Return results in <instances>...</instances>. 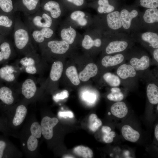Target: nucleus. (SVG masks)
Listing matches in <instances>:
<instances>
[{
  "label": "nucleus",
  "mask_w": 158,
  "mask_h": 158,
  "mask_svg": "<svg viewBox=\"0 0 158 158\" xmlns=\"http://www.w3.org/2000/svg\"><path fill=\"white\" fill-rule=\"evenodd\" d=\"M53 33V30L49 28H44L40 30L33 31L32 36L36 42L40 43L43 42L45 38H49L51 37Z\"/></svg>",
  "instance_id": "obj_16"
},
{
  "label": "nucleus",
  "mask_w": 158,
  "mask_h": 158,
  "mask_svg": "<svg viewBox=\"0 0 158 158\" xmlns=\"http://www.w3.org/2000/svg\"><path fill=\"white\" fill-rule=\"evenodd\" d=\"M117 75L121 80H125L135 78L137 71L130 64L123 63L119 66L116 71Z\"/></svg>",
  "instance_id": "obj_9"
},
{
  "label": "nucleus",
  "mask_w": 158,
  "mask_h": 158,
  "mask_svg": "<svg viewBox=\"0 0 158 158\" xmlns=\"http://www.w3.org/2000/svg\"><path fill=\"white\" fill-rule=\"evenodd\" d=\"M102 131L104 134L107 133L111 131V128L109 126H103L102 128Z\"/></svg>",
  "instance_id": "obj_47"
},
{
  "label": "nucleus",
  "mask_w": 158,
  "mask_h": 158,
  "mask_svg": "<svg viewBox=\"0 0 158 158\" xmlns=\"http://www.w3.org/2000/svg\"><path fill=\"white\" fill-rule=\"evenodd\" d=\"M140 5L147 9L154 8L158 7V0H140Z\"/></svg>",
  "instance_id": "obj_34"
},
{
  "label": "nucleus",
  "mask_w": 158,
  "mask_h": 158,
  "mask_svg": "<svg viewBox=\"0 0 158 158\" xmlns=\"http://www.w3.org/2000/svg\"><path fill=\"white\" fill-rule=\"evenodd\" d=\"M128 51L105 56L101 60L102 64L105 67H113L121 64L126 58Z\"/></svg>",
  "instance_id": "obj_7"
},
{
  "label": "nucleus",
  "mask_w": 158,
  "mask_h": 158,
  "mask_svg": "<svg viewBox=\"0 0 158 158\" xmlns=\"http://www.w3.org/2000/svg\"><path fill=\"white\" fill-rule=\"evenodd\" d=\"M68 97V93L66 91H63L56 95L57 99H63Z\"/></svg>",
  "instance_id": "obj_44"
},
{
  "label": "nucleus",
  "mask_w": 158,
  "mask_h": 158,
  "mask_svg": "<svg viewBox=\"0 0 158 158\" xmlns=\"http://www.w3.org/2000/svg\"><path fill=\"white\" fill-rule=\"evenodd\" d=\"M58 120L55 117L51 118L45 116L42 119L41 122L42 134L47 140L51 139L53 135V128L58 123Z\"/></svg>",
  "instance_id": "obj_6"
},
{
  "label": "nucleus",
  "mask_w": 158,
  "mask_h": 158,
  "mask_svg": "<svg viewBox=\"0 0 158 158\" xmlns=\"http://www.w3.org/2000/svg\"><path fill=\"white\" fill-rule=\"evenodd\" d=\"M107 97L109 100L116 102L122 101L124 98V95L121 91L111 92Z\"/></svg>",
  "instance_id": "obj_32"
},
{
  "label": "nucleus",
  "mask_w": 158,
  "mask_h": 158,
  "mask_svg": "<svg viewBox=\"0 0 158 158\" xmlns=\"http://www.w3.org/2000/svg\"><path fill=\"white\" fill-rule=\"evenodd\" d=\"M27 110L26 107L23 105L18 106L16 111L12 123L16 126H18L23 122L26 116Z\"/></svg>",
  "instance_id": "obj_18"
},
{
  "label": "nucleus",
  "mask_w": 158,
  "mask_h": 158,
  "mask_svg": "<svg viewBox=\"0 0 158 158\" xmlns=\"http://www.w3.org/2000/svg\"><path fill=\"white\" fill-rule=\"evenodd\" d=\"M85 16V14L83 12L77 11L73 12L70 17L72 19L78 22L84 18Z\"/></svg>",
  "instance_id": "obj_38"
},
{
  "label": "nucleus",
  "mask_w": 158,
  "mask_h": 158,
  "mask_svg": "<svg viewBox=\"0 0 158 158\" xmlns=\"http://www.w3.org/2000/svg\"><path fill=\"white\" fill-rule=\"evenodd\" d=\"M102 44L101 39L97 38L93 39L88 35H85L82 41V45L83 47L86 49H91L93 47L97 48L100 47Z\"/></svg>",
  "instance_id": "obj_22"
},
{
  "label": "nucleus",
  "mask_w": 158,
  "mask_h": 158,
  "mask_svg": "<svg viewBox=\"0 0 158 158\" xmlns=\"http://www.w3.org/2000/svg\"><path fill=\"white\" fill-rule=\"evenodd\" d=\"M157 110H158V104H157Z\"/></svg>",
  "instance_id": "obj_52"
},
{
  "label": "nucleus",
  "mask_w": 158,
  "mask_h": 158,
  "mask_svg": "<svg viewBox=\"0 0 158 158\" xmlns=\"http://www.w3.org/2000/svg\"><path fill=\"white\" fill-rule=\"evenodd\" d=\"M47 45L53 53L58 54L65 53L70 47L68 43L63 40L50 41L48 42Z\"/></svg>",
  "instance_id": "obj_10"
},
{
  "label": "nucleus",
  "mask_w": 158,
  "mask_h": 158,
  "mask_svg": "<svg viewBox=\"0 0 158 158\" xmlns=\"http://www.w3.org/2000/svg\"><path fill=\"white\" fill-rule=\"evenodd\" d=\"M105 81L112 87H118L121 83V80L117 75L111 72L105 73L103 75Z\"/></svg>",
  "instance_id": "obj_25"
},
{
  "label": "nucleus",
  "mask_w": 158,
  "mask_h": 158,
  "mask_svg": "<svg viewBox=\"0 0 158 158\" xmlns=\"http://www.w3.org/2000/svg\"><path fill=\"white\" fill-rule=\"evenodd\" d=\"M4 121L0 118V130L4 131L5 129L6 126Z\"/></svg>",
  "instance_id": "obj_48"
},
{
  "label": "nucleus",
  "mask_w": 158,
  "mask_h": 158,
  "mask_svg": "<svg viewBox=\"0 0 158 158\" xmlns=\"http://www.w3.org/2000/svg\"><path fill=\"white\" fill-rule=\"evenodd\" d=\"M121 132L123 138L130 142H135L139 139L140 135L139 132L128 125H125L121 128Z\"/></svg>",
  "instance_id": "obj_12"
},
{
  "label": "nucleus",
  "mask_w": 158,
  "mask_h": 158,
  "mask_svg": "<svg viewBox=\"0 0 158 158\" xmlns=\"http://www.w3.org/2000/svg\"><path fill=\"white\" fill-rule=\"evenodd\" d=\"M8 145L6 141L0 140V158L5 157Z\"/></svg>",
  "instance_id": "obj_41"
},
{
  "label": "nucleus",
  "mask_w": 158,
  "mask_h": 158,
  "mask_svg": "<svg viewBox=\"0 0 158 158\" xmlns=\"http://www.w3.org/2000/svg\"><path fill=\"white\" fill-rule=\"evenodd\" d=\"M73 151L76 155L84 158H91L93 155V152L91 149L83 145L75 147Z\"/></svg>",
  "instance_id": "obj_27"
},
{
  "label": "nucleus",
  "mask_w": 158,
  "mask_h": 158,
  "mask_svg": "<svg viewBox=\"0 0 158 158\" xmlns=\"http://www.w3.org/2000/svg\"><path fill=\"white\" fill-rule=\"evenodd\" d=\"M58 116L60 117L64 118L67 117L72 118L74 117L73 112L71 111L59 112L58 113Z\"/></svg>",
  "instance_id": "obj_42"
},
{
  "label": "nucleus",
  "mask_w": 158,
  "mask_h": 158,
  "mask_svg": "<svg viewBox=\"0 0 158 158\" xmlns=\"http://www.w3.org/2000/svg\"><path fill=\"white\" fill-rule=\"evenodd\" d=\"M63 71V64L59 61L54 62L52 65L50 73L51 80L57 81L60 78Z\"/></svg>",
  "instance_id": "obj_21"
},
{
  "label": "nucleus",
  "mask_w": 158,
  "mask_h": 158,
  "mask_svg": "<svg viewBox=\"0 0 158 158\" xmlns=\"http://www.w3.org/2000/svg\"><path fill=\"white\" fill-rule=\"evenodd\" d=\"M110 111L114 116L118 118H122L127 115L128 108L125 103L121 101L114 103L111 107Z\"/></svg>",
  "instance_id": "obj_13"
},
{
  "label": "nucleus",
  "mask_w": 158,
  "mask_h": 158,
  "mask_svg": "<svg viewBox=\"0 0 158 158\" xmlns=\"http://www.w3.org/2000/svg\"><path fill=\"white\" fill-rule=\"evenodd\" d=\"M76 35V32L75 30L71 27L64 28L61 32V36L62 40L69 44L73 42Z\"/></svg>",
  "instance_id": "obj_23"
},
{
  "label": "nucleus",
  "mask_w": 158,
  "mask_h": 158,
  "mask_svg": "<svg viewBox=\"0 0 158 158\" xmlns=\"http://www.w3.org/2000/svg\"><path fill=\"white\" fill-rule=\"evenodd\" d=\"M25 70L27 73L32 74H34L37 72L36 68L34 65L26 67Z\"/></svg>",
  "instance_id": "obj_43"
},
{
  "label": "nucleus",
  "mask_w": 158,
  "mask_h": 158,
  "mask_svg": "<svg viewBox=\"0 0 158 158\" xmlns=\"http://www.w3.org/2000/svg\"><path fill=\"white\" fill-rule=\"evenodd\" d=\"M134 40L140 44L151 53L155 49L158 48L157 32L140 31L130 34Z\"/></svg>",
  "instance_id": "obj_4"
},
{
  "label": "nucleus",
  "mask_w": 158,
  "mask_h": 158,
  "mask_svg": "<svg viewBox=\"0 0 158 158\" xmlns=\"http://www.w3.org/2000/svg\"><path fill=\"white\" fill-rule=\"evenodd\" d=\"M13 37L15 45L19 49L24 48L30 40V35L28 31L22 27L16 29L14 32Z\"/></svg>",
  "instance_id": "obj_8"
},
{
  "label": "nucleus",
  "mask_w": 158,
  "mask_h": 158,
  "mask_svg": "<svg viewBox=\"0 0 158 158\" xmlns=\"http://www.w3.org/2000/svg\"><path fill=\"white\" fill-rule=\"evenodd\" d=\"M77 23L79 25L81 26H84L87 24V21L86 19L84 18L80 20Z\"/></svg>",
  "instance_id": "obj_49"
},
{
  "label": "nucleus",
  "mask_w": 158,
  "mask_h": 158,
  "mask_svg": "<svg viewBox=\"0 0 158 158\" xmlns=\"http://www.w3.org/2000/svg\"><path fill=\"white\" fill-rule=\"evenodd\" d=\"M38 145L37 138L30 135L27 141V146L28 149L30 151L33 152L37 148Z\"/></svg>",
  "instance_id": "obj_35"
},
{
  "label": "nucleus",
  "mask_w": 158,
  "mask_h": 158,
  "mask_svg": "<svg viewBox=\"0 0 158 158\" xmlns=\"http://www.w3.org/2000/svg\"><path fill=\"white\" fill-rule=\"evenodd\" d=\"M30 132L32 135L37 138H40L42 135L40 124L37 122L32 123L30 127Z\"/></svg>",
  "instance_id": "obj_31"
},
{
  "label": "nucleus",
  "mask_w": 158,
  "mask_h": 158,
  "mask_svg": "<svg viewBox=\"0 0 158 158\" xmlns=\"http://www.w3.org/2000/svg\"><path fill=\"white\" fill-rule=\"evenodd\" d=\"M44 9L50 12L52 18H56L61 15V11L60 5L57 2L50 1L46 3L44 6Z\"/></svg>",
  "instance_id": "obj_19"
},
{
  "label": "nucleus",
  "mask_w": 158,
  "mask_h": 158,
  "mask_svg": "<svg viewBox=\"0 0 158 158\" xmlns=\"http://www.w3.org/2000/svg\"><path fill=\"white\" fill-rule=\"evenodd\" d=\"M78 6H81L84 3V0H67Z\"/></svg>",
  "instance_id": "obj_46"
},
{
  "label": "nucleus",
  "mask_w": 158,
  "mask_h": 158,
  "mask_svg": "<svg viewBox=\"0 0 158 158\" xmlns=\"http://www.w3.org/2000/svg\"><path fill=\"white\" fill-rule=\"evenodd\" d=\"M66 74L71 83L75 85H78L80 83V79L75 67L73 66L68 68Z\"/></svg>",
  "instance_id": "obj_28"
},
{
  "label": "nucleus",
  "mask_w": 158,
  "mask_h": 158,
  "mask_svg": "<svg viewBox=\"0 0 158 158\" xmlns=\"http://www.w3.org/2000/svg\"><path fill=\"white\" fill-rule=\"evenodd\" d=\"M109 42L105 48L107 55L128 51L133 46L135 42L130 35L125 32L107 34Z\"/></svg>",
  "instance_id": "obj_1"
},
{
  "label": "nucleus",
  "mask_w": 158,
  "mask_h": 158,
  "mask_svg": "<svg viewBox=\"0 0 158 158\" xmlns=\"http://www.w3.org/2000/svg\"><path fill=\"white\" fill-rule=\"evenodd\" d=\"M102 125L101 120L96 114H92L90 115L89 118V128L91 130L95 131Z\"/></svg>",
  "instance_id": "obj_29"
},
{
  "label": "nucleus",
  "mask_w": 158,
  "mask_h": 158,
  "mask_svg": "<svg viewBox=\"0 0 158 158\" xmlns=\"http://www.w3.org/2000/svg\"><path fill=\"white\" fill-rule=\"evenodd\" d=\"M0 100L4 104L10 105L14 101L13 93L9 88L3 86L0 88Z\"/></svg>",
  "instance_id": "obj_20"
},
{
  "label": "nucleus",
  "mask_w": 158,
  "mask_h": 158,
  "mask_svg": "<svg viewBox=\"0 0 158 158\" xmlns=\"http://www.w3.org/2000/svg\"><path fill=\"white\" fill-rule=\"evenodd\" d=\"M13 22L8 16L0 15V26L10 28L13 25Z\"/></svg>",
  "instance_id": "obj_36"
},
{
  "label": "nucleus",
  "mask_w": 158,
  "mask_h": 158,
  "mask_svg": "<svg viewBox=\"0 0 158 158\" xmlns=\"http://www.w3.org/2000/svg\"><path fill=\"white\" fill-rule=\"evenodd\" d=\"M37 87L34 82L32 79H28L23 83L22 87V93L27 99L32 97L35 95Z\"/></svg>",
  "instance_id": "obj_14"
},
{
  "label": "nucleus",
  "mask_w": 158,
  "mask_h": 158,
  "mask_svg": "<svg viewBox=\"0 0 158 158\" xmlns=\"http://www.w3.org/2000/svg\"><path fill=\"white\" fill-rule=\"evenodd\" d=\"M127 52V57L129 58V64L137 71H142L150 67L151 59L149 54L145 51L133 47Z\"/></svg>",
  "instance_id": "obj_3"
},
{
  "label": "nucleus",
  "mask_w": 158,
  "mask_h": 158,
  "mask_svg": "<svg viewBox=\"0 0 158 158\" xmlns=\"http://www.w3.org/2000/svg\"><path fill=\"white\" fill-rule=\"evenodd\" d=\"M39 1V0H22V2L28 10L32 11L36 8Z\"/></svg>",
  "instance_id": "obj_37"
},
{
  "label": "nucleus",
  "mask_w": 158,
  "mask_h": 158,
  "mask_svg": "<svg viewBox=\"0 0 158 158\" xmlns=\"http://www.w3.org/2000/svg\"><path fill=\"white\" fill-rule=\"evenodd\" d=\"M0 61L3 59H8L11 54V49L9 43L7 42L3 43L0 46Z\"/></svg>",
  "instance_id": "obj_30"
},
{
  "label": "nucleus",
  "mask_w": 158,
  "mask_h": 158,
  "mask_svg": "<svg viewBox=\"0 0 158 158\" xmlns=\"http://www.w3.org/2000/svg\"><path fill=\"white\" fill-rule=\"evenodd\" d=\"M108 114H110V113H109V112L108 113Z\"/></svg>",
  "instance_id": "obj_53"
},
{
  "label": "nucleus",
  "mask_w": 158,
  "mask_h": 158,
  "mask_svg": "<svg viewBox=\"0 0 158 158\" xmlns=\"http://www.w3.org/2000/svg\"><path fill=\"white\" fill-rule=\"evenodd\" d=\"M140 23L141 30L157 32L158 9H147L141 13Z\"/></svg>",
  "instance_id": "obj_5"
},
{
  "label": "nucleus",
  "mask_w": 158,
  "mask_h": 158,
  "mask_svg": "<svg viewBox=\"0 0 158 158\" xmlns=\"http://www.w3.org/2000/svg\"><path fill=\"white\" fill-rule=\"evenodd\" d=\"M0 8L6 13L11 12L13 8L12 0H0Z\"/></svg>",
  "instance_id": "obj_33"
},
{
  "label": "nucleus",
  "mask_w": 158,
  "mask_h": 158,
  "mask_svg": "<svg viewBox=\"0 0 158 158\" xmlns=\"http://www.w3.org/2000/svg\"><path fill=\"white\" fill-rule=\"evenodd\" d=\"M63 158H74V157L72 156L71 155H66L64 156L63 157Z\"/></svg>",
  "instance_id": "obj_51"
},
{
  "label": "nucleus",
  "mask_w": 158,
  "mask_h": 158,
  "mask_svg": "<svg viewBox=\"0 0 158 158\" xmlns=\"http://www.w3.org/2000/svg\"><path fill=\"white\" fill-rule=\"evenodd\" d=\"M146 94L149 102L153 105L158 103V87L154 83H150L146 88Z\"/></svg>",
  "instance_id": "obj_17"
},
{
  "label": "nucleus",
  "mask_w": 158,
  "mask_h": 158,
  "mask_svg": "<svg viewBox=\"0 0 158 158\" xmlns=\"http://www.w3.org/2000/svg\"><path fill=\"white\" fill-rule=\"evenodd\" d=\"M14 69L11 66H6L0 68V77L7 82L14 80L15 77L13 73Z\"/></svg>",
  "instance_id": "obj_24"
},
{
  "label": "nucleus",
  "mask_w": 158,
  "mask_h": 158,
  "mask_svg": "<svg viewBox=\"0 0 158 158\" xmlns=\"http://www.w3.org/2000/svg\"><path fill=\"white\" fill-rule=\"evenodd\" d=\"M116 135L114 131H111L108 133L104 134L103 136V140L106 143H111L113 141L114 138Z\"/></svg>",
  "instance_id": "obj_39"
},
{
  "label": "nucleus",
  "mask_w": 158,
  "mask_h": 158,
  "mask_svg": "<svg viewBox=\"0 0 158 158\" xmlns=\"http://www.w3.org/2000/svg\"><path fill=\"white\" fill-rule=\"evenodd\" d=\"M98 71V67L95 64L92 63H89L79 73L78 75L79 79L82 81H87L90 78L96 75Z\"/></svg>",
  "instance_id": "obj_11"
},
{
  "label": "nucleus",
  "mask_w": 158,
  "mask_h": 158,
  "mask_svg": "<svg viewBox=\"0 0 158 158\" xmlns=\"http://www.w3.org/2000/svg\"><path fill=\"white\" fill-rule=\"evenodd\" d=\"M154 135L156 140H158V125L156 126L154 129Z\"/></svg>",
  "instance_id": "obj_50"
},
{
  "label": "nucleus",
  "mask_w": 158,
  "mask_h": 158,
  "mask_svg": "<svg viewBox=\"0 0 158 158\" xmlns=\"http://www.w3.org/2000/svg\"><path fill=\"white\" fill-rule=\"evenodd\" d=\"M97 10L100 13L107 14L116 10L114 6L111 4L108 0H98Z\"/></svg>",
  "instance_id": "obj_26"
},
{
  "label": "nucleus",
  "mask_w": 158,
  "mask_h": 158,
  "mask_svg": "<svg viewBox=\"0 0 158 158\" xmlns=\"http://www.w3.org/2000/svg\"><path fill=\"white\" fill-rule=\"evenodd\" d=\"M153 57L156 62H158V48L154 49L151 52Z\"/></svg>",
  "instance_id": "obj_45"
},
{
  "label": "nucleus",
  "mask_w": 158,
  "mask_h": 158,
  "mask_svg": "<svg viewBox=\"0 0 158 158\" xmlns=\"http://www.w3.org/2000/svg\"><path fill=\"white\" fill-rule=\"evenodd\" d=\"M32 22L34 25L39 28H49L52 23L51 17L46 13L42 16L36 15L32 18Z\"/></svg>",
  "instance_id": "obj_15"
},
{
  "label": "nucleus",
  "mask_w": 158,
  "mask_h": 158,
  "mask_svg": "<svg viewBox=\"0 0 158 158\" xmlns=\"http://www.w3.org/2000/svg\"><path fill=\"white\" fill-rule=\"evenodd\" d=\"M120 18L125 32L128 34L141 31L140 17L141 12L136 8H124L120 10Z\"/></svg>",
  "instance_id": "obj_2"
},
{
  "label": "nucleus",
  "mask_w": 158,
  "mask_h": 158,
  "mask_svg": "<svg viewBox=\"0 0 158 158\" xmlns=\"http://www.w3.org/2000/svg\"><path fill=\"white\" fill-rule=\"evenodd\" d=\"M20 63L25 67L34 65L35 63L34 59L31 57H26L22 58L20 61Z\"/></svg>",
  "instance_id": "obj_40"
}]
</instances>
